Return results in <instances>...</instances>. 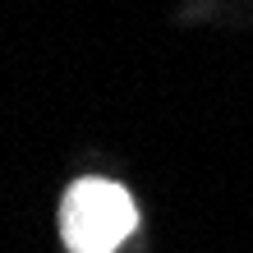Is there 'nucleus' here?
<instances>
[{
    "label": "nucleus",
    "instance_id": "f257e3e1",
    "mask_svg": "<svg viewBox=\"0 0 253 253\" xmlns=\"http://www.w3.org/2000/svg\"><path fill=\"white\" fill-rule=\"evenodd\" d=\"M138 230V203L125 184L87 175L65 189L60 203V235L69 253H115Z\"/></svg>",
    "mask_w": 253,
    "mask_h": 253
}]
</instances>
